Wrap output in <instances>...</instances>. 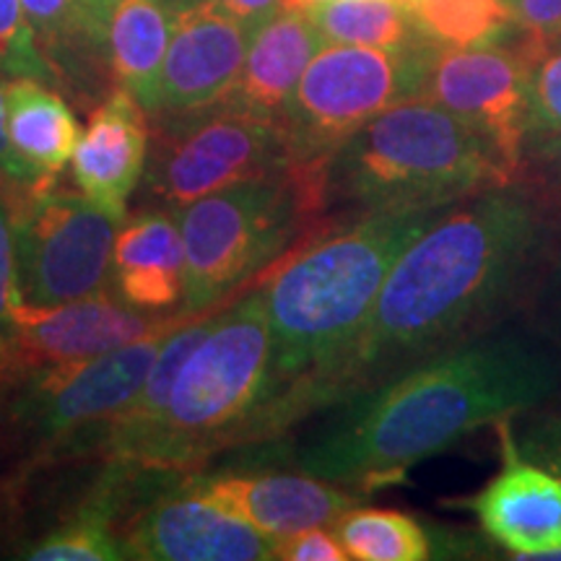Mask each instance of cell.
<instances>
[{
    "label": "cell",
    "mask_w": 561,
    "mask_h": 561,
    "mask_svg": "<svg viewBox=\"0 0 561 561\" xmlns=\"http://www.w3.org/2000/svg\"><path fill=\"white\" fill-rule=\"evenodd\" d=\"M543 219L520 185L442 210L401 252L341 359L291 398L278 432L479 335L530 265Z\"/></svg>",
    "instance_id": "obj_1"
},
{
    "label": "cell",
    "mask_w": 561,
    "mask_h": 561,
    "mask_svg": "<svg viewBox=\"0 0 561 561\" xmlns=\"http://www.w3.org/2000/svg\"><path fill=\"white\" fill-rule=\"evenodd\" d=\"M559 382V356L528 335H473L325 409L297 466L356 494L380 491L468 434L549 401Z\"/></svg>",
    "instance_id": "obj_2"
},
{
    "label": "cell",
    "mask_w": 561,
    "mask_h": 561,
    "mask_svg": "<svg viewBox=\"0 0 561 561\" xmlns=\"http://www.w3.org/2000/svg\"><path fill=\"white\" fill-rule=\"evenodd\" d=\"M442 210H377L333 219L263 273L257 286L268 312L276 401L255 442L278 434L291 398L341 359L401 252Z\"/></svg>",
    "instance_id": "obj_3"
},
{
    "label": "cell",
    "mask_w": 561,
    "mask_h": 561,
    "mask_svg": "<svg viewBox=\"0 0 561 561\" xmlns=\"http://www.w3.org/2000/svg\"><path fill=\"white\" fill-rule=\"evenodd\" d=\"M515 185L473 125L416 96L385 110L325 161L328 219L377 210H442Z\"/></svg>",
    "instance_id": "obj_4"
},
{
    "label": "cell",
    "mask_w": 561,
    "mask_h": 561,
    "mask_svg": "<svg viewBox=\"0 0 561 561\" xmlns=\"http://www.w3.org/2000/svg\"><path fill=\"white\" fill-rule=\"evenodd\" d=\"M273 401L268 312L261 286H252L221 307L216 325L187 356L159 424L115 466L159 476L193 471L227 447L255 445Z\"/></svg>",
    "instance_id": "obj_5"
},
{
    "label": "cell",
    "mask_w": 561,
    "mask_h": 561,
    "mask_svg": "<svg viewBox=\"0 0 561 561\" xmlns=\"http://www.w3.org/2000/svg\"><path fill=\"white\" fill-rule=\"evenodd\" d=\"M185 244L182 314L221 307L242 284L328 219L325 170H291L237 182L178 210Z\"/></svg>",
    "instance_id": "obj_6"
},
{
    "label": "cell",
    "mask_w": 561,
    "mask_h": 561,
    "mask_svg": "<svg viewBox=\"0 0 561 561\" xmlns=\"http://www.w3.org/2000/svg\"><path fill=\"white\" fill-rule=\"evenodd\" d=\"M180 314L128 346L91 359L45 364L0 382L5 421L34 460L102 458L110 430L133 403Z\"/></svg>",
    "instance_id": "obj_7"
},
{
    "label": "cell",
    "mask_w": 561,
    "mask_h": 561,
    "mask_svg": "<svg viewBox=\"0 0 561 561\" xmlns=\"http://www.w3.org/2000/svg\"><path fill=\"white\" fill-rule=\"evenodd\" d=\"M439 42L419 39L403 50L325 45L314 55L280 125L291 167L322 170L369 121L424 94L426 68Z\"/></svg>",
    "instance_id": "obj_8"
},
{
    "label": "cell",
    "mask_w": 561,
    "mask_h": 561,
    "mask_svg": "<svg viewBox=\"0 0 561 561\" xmlns=\"http://www.w3.org/2000/svg\"><path fill=\"white\" fill-rule=\"evenodd\" d=\"M291 170L284 125L216 102L182 115L151 117L144 208L182 210L237 182Z\"/></svg>",
    "instance_id": "obj_9"
},
{
    "label": "cell",
    "mask_w": 561,
    "mask_h": 561,
    "mask_svg": "<svg viewBox=\"0 0 561 561\" xmlns=\"http://www.w3.org/2000/svg\"><path fill=\"white\" fill-rule=\"evenodd\" d=\"M0 195L16 231L21 301L55 307L110 291L112 248L123 219L60 178Z\"/></svg>",
    "instance_id": "obj_10"
},
{
    "label": "cell",
    "mask_w": 561,
    "mask_h": 561,
    "mask_svg": "<svg viewBox=\"0 0 561 561\" xmlns=\"http://www.w3.org/2000/svg\"><path fill=\"white\" fill-rule=\"evenodd\" d=\"M421 96L473 125L517 182L530 138L528 62L520 50L437 45Z\"/></svg>",
    "instance_id": "obj_11"
},
{
    "label": "cell",
    "mask_w": 561,
    "mask_h": 561,
    "mask_svg": "<svg viewBox=\"0 0 561 561\" xmlns=\"http://www.w3.org/2000/svg\"><path fill=\"white\" fill-rule=\"evenodd\" d=\"M128 559L144 561H271L276 538L252 528L234 512L208 500L191 483L161 494L146 510H136L125 525Z\"/></svg>",
    "instance_id": "obj_12"
},
{
    "label": "cell",
    "mask_w": 561,
    "mask_h": 561,
    "mask_svg": "<svg viewBox=\"0 0 561 561\" xmlns=\"http://www.w3.org/2000/svg\"><path fill=\"white\" fill-rule=\"evenodd\" d=\"M255 30L216 0H185L172 21L149 117L182 115L221 102L234 87Z\"/></svg>",
    "instance_id": "obj_13"
},
{
    "label": "cell",
    "mask_w": 561,
    "mask_h": 561,
    "mask_svg": "<svg viewBox=\"0 0 561 561\" xmlns=\"http://www.w3.org/2000/svg\"><path fill=\"white\" fill-rule=\"evenodd\" d=\"M180 314L182 312L149 314L133 310L110 291L55 307L19 301L13 369L5 380L32 367L91 359V356L123 348L159 331Z\"/></svg>",
    "instance_id": "obj_14"
},
{
    "label": "cell",
    "mask_w": 561,
    "mask_h": 561,
    "mask_svg": "<svg viewBox=\"0 0 561 561\" xmlns=\"http://www.w3.org/2000/svg\"><path fill=\"white\" fill-rule=\"evenodd\" d=\"M502 471L476 496L458 500L512 559H541L561 549V476L520 453L502 421Z\"/></svg>",
    "instance_id": "obj_15"
},
{
    "label": "cell",
    "mask_w": 561,
    "mask_h": 561,
    "mask_svg": "<svg viewBox=\"0 0 561 561\" xmlns=\"http://www.w3.org/2000/svg\"><path fill=\"white\" fill-rule=\"evenodd\" d=\"M149 149V112L130 91L117 87L89 112L70 159L73 185L91 203L125 221L128 201L144 182Z\"/></svg>",
    "instance_id": "obj_16"
},
{
    "label": "cell",
    "mask_w": 561,
    "mask_h": 561,
    "mask_svg": "<svg viewBox=\"0 0 561 561\" xmlns=\"http://www.w3.org/2000/svg\"><path fill=\"white\" fill-rule=\"evenodd\" d=\"M187 483L271 538L333 528L348 510L359 507V494L305 471L214 473L193 476Z\"/></svg>",
    "instance_id": "obj_17"
},
{
    "label": "cell",
    "mask_w": 561,
    "mask_h": 561,
    "mask_svg": "<svg viewBox=\"0 0 561 561\" xmlns=\"http://www.w3.org/2000/svg\"><path fill=\"white\" fill-rule=\"evenodd\" d=\"M110 294L149 314L182 312L185 244L174 210L144 208L125 219L112 248Z\"/></svg>",
    "instance_id": "obj_18"
},
{
    "label": "cell",
    "mask_w": 561,
    "mask_h": 561,
    "mask_svg": "<svg viewBox=\"0 0 561 561\" xmlns=\"http://www.w3.org/2000/svg\"><path fill=\"white\" fill-rule=\"evenodd\" d=\"M322 47L325 39L305 11L280 9L252 34L248 58L224 102L280 123L301 76Z\"/></svg>",
    "instance_id": "obj_19"
},
{
    "label": "cell",
    "mask_w": 561,
    "mask_h": 561,
    "mask_svg": "<svg viewBox=\"0 0 561 561\" xmlns=\"http://www.w3.org/2000/svg\"><path fill=\"white\" fill-rule=\"evenodd\" d=\"M9 146L32 185L60 178L81 138L73 110L50 83L16 76L3 81Z\"/></svg>",
    "instance_id": "obj_20"
},
{
    "label": "cell",
    "mask_w": 561,
    "mask_h": 561,
    "mask_svg": "<svg viewBox=\"0 0 561 561\" xmlns=\"http://www.w3.org/2000/svg\"><path fill=\"white\" fill-rule=\"evenodd\" d=\"M94 3L96 0H21L39 53L55 70V81L87 102L104 100L112 83L94 53Z\"/></svg>",
    "instance_id": "obj_21"
},
{
    "label": "cell",
    "mask_w": 561,
    "mask_h": 561,
    "mask_svg": "<svg viewBox=\"0 0 561 561\" xmlns=\"http://www.w3.org/2000/svg\"><path fill=\"white\" fill-rule=\"evenodd\" d=\"M174 11L178 0H112L104 37L112 81L130 91L146 112L157 94Z\"/></svg>",
    "instance_id": "obj_22"
},
{
    "label": "cell",
    "mask_w": 561,
    "mask_h": 561,
    "mask_svg": "<svg viewBox=\"0 0 561 561\" xmlns=\"http://www.w3.org/2000/svg\"><path fill=\"white\" fill-rule=\"evenodd\" d=\"M305 13L325 45L403 50L426 37L401 0H328Z\"/></svg>",
    "instance_id": "obj_23"
},
{
    "label": "cell",
    "mask_w": 561,
    "mask_h": 561,
    "mask_svg": "<svg viewBox=\"0 0 561 561\" xmlns=\"http://www.w3.org/2000/svg\"><path fill=\"white\" fill-rule=\"evenodd\" d=\"M348 559L356 561H424L437 557L430 528L396 510L354 507L333 525Z\"/></svg>",
    "instance_id": "obj_24"
},
{
    "label": "cell",
    "mask_w": 561,
    "mask_h": 561,
    "mask_svg": "<svg viewBox=\"0 0 561 561\" xmlns=\"http://www.w3.org/2000/svg\"><path fill=\"white\" fill-rule=\"evenodd\" d=\"M409 9L421 32L445 47L494 45L515 24L507 0H416Z\"/></svg>",
    "instance_id": "obj_25"
},
{
    "label": "cell",
    "mask_w": 561,
    "mask_h": 561,
    "mask_svg": "<svg viewBox=\"0 0 561 561\" xmlns=\"http://www.w3.org/2000/svg\"><path fill=\"white\" fill-rule=\"evenodd\" d=\"M517 50L528 62L530 136L561 130V45H546L525 34Z\"/></svg>",
    "instance_id": "obj_26"
},
{
    "label": "cell",
    "mask_w": 561,
    "mask_h": 561,
    "mask_svg": "<svg viewBox=\"0 0 561 561\" xmlns=\"http://www.w3.org/2000/svg\"><path fill=\"white\" fill-rule=\"evenodd\" d=\"M0 73L30 76L55 87V70L39 53L21 0H0Z\"/></svg>",
    "instance_id": "obj_27"
},
{
    "label": "cell",
    "mask_w": 561,
    "mask_h": 561,
    "mask_svg": "<svg viewBox=\"0 0 561 561\" xmlns=\"http://www.w3.org/2000/svg\"><path fill=\"white\" fill-rule=\"evenodd\" d=\"M515 185L538 203L546 219L561 221V130L528 138Z\"/></svg>",
    "instance_id": "obj_28"
},
{
    "label": "cell",
    "mask_w": 561,
    "mask_h": 561,
    "mask_svg": "<svg viewBox=\"0 0 561 561\" xmlns=\"http://www.w3.org/2000/svg\"><path fill=\"white\" fill-rule=\"evenodd\" d=\"M19 276H16V231L9 203L0 195V382L13 369V343H16V307H19Z\"/></svg>",
    "instance_id": "obj_29"
},
{
    "label": "cell",
    "mask_w": 561,
    "mask_h": 561,
    "mask_svg": "<svg viewBox=\"0 0 561 561\" xmlns=\"http://www.w3.org/2000/svg\"><path fill=\"white\" fill-rule=\"evenodd\" d=\"M276 559L284 561H346L348 553L343 549L333 528H310L291 533V536L276 538Z\"/></svg>",
    "instance_id": "obj_30"
},
{
    "label": "cell",
    "mask_w": 561,
    "mask_h": 561,
    "mask_svg": "<svg viewBox=\"0 0 561 561\" xmlns=\"http://www.w3.org/2000/svg\"><path fill=\"white\" fill-rule=\"evenodd\" d=\"M517 439V437H515ZM523 455L561 476V413L533 419L517 442Z\"/></svg>",
    "instance_id": "obj_31"
},
{
    "label": "cell",
    "mask_w": 561,
    "mask_h": 561,
    "mask_svg": "<svg viewBox=\"0 0 561 561\" xmlns=\"http://www.w3.org/2000/svg\"><path fill=\"white\" fill-rule=\"evenodd\" d=\"M507 5L528 37L538 42L561 37V0H507Z\"/></svg>",
    "instance_id": "obj_32"
},
{
    "label": "cell",
    "mask_w": 561,
    "mask_h": 561,
    "mask_svg": "<svg viewBox=\"0 0 561 561\" xmlns=\"http://www.w3.org/2000/svg\"><path fill=\"white\" fill-rule=\"evenodd\" d=\"M32 182L26 180L24 170L19 167L9 146V133H5V94L3 83H0V193H11L16 187H30Z\"/></svg>",
    "instance_id": "obj_33"
},
{
    "label": "cell",
    "mask_w": 561,
    "mask_h": 561,
    "mask_svg": "<svg viewBox=\"0 0 561 561\" xmlns=\"http://www.w3.org/2000/svg\"><path fill=\"white\" fill-rule=\"evenodd\" d=\"M216 3H221L229 13H234L250 30H261L265 21L284 9L280 0H216Z\"/></svg>",
    "instance_id": "obj_34"
},
{
    "label": "cell",
    "mask_w": 561,
    "mask_h": 561,
    "mask_svg": "<svg viewBox=\"0 0 561 561\" xmlns=\"http://www.w3.org/2000/svg\"><path fill=\"white\" fill-rule=\"evenodd\" d=\"M280 3H284V9H291V11H310L314 5L328 3V0H280Z\"/></svg>",
    "instance_id": "obj_35"
},
{
    "label": "cell",
    "mask_w": 561,
    "mask_h": 561,
    "mask_svg": "<svg viewBox=\"0 0 561 561\" xmlns=\"http://www.w3.org/2000/svg\"><path fill=\"white\" fill-rule=\"evenodd\" d=\"M541 561H561V549H557V551H549V553H543Z\"/></svg>",
    "instance_id": "obj_36"
},
{
    "label": "cell",
    "mask_w": 561,
    "mask_h": 561,
    "mask_svg": "<svg viewBox=\"0 0 561 561\" xmlns=\"http://www.w3.org/2000/svg\"><path fill=\"white\" fill-rule=\"evenodd\" d=\"M546 45H561V37H557L553 42H546Z\"/></svg>",
    "instance_id": "obj_37"
},
{
    "label": "cell",
    "mask_w": 561,
    "mask_h": 561,
    "mask_svg": "<svg viewBox=\"0 0 561 561\" xmlns=\"http://www.w3.org/2000/svg\"><path fill=\"white\" fill-rule=\"evenodd\" d=\"M401 3H405V5H413V3H416V0H401Z\"/></svg>",
    "instance_id": "obj_38"
},
{
    "label": "cell",
    "mask_w": 561,
    "mask_h": 561,
    "mask_svg": "<svg viewBox=\"0 0 561 561\" xmlns=\"http://www.w3.org/2000/svg\"><path fill=\"white\" fill-rule=\"evenodd\" d=\"M557 280H559V294H561V268H559V278Z\"/></svg>",
    "instance_id": "obj_39"
}]
</instances>
